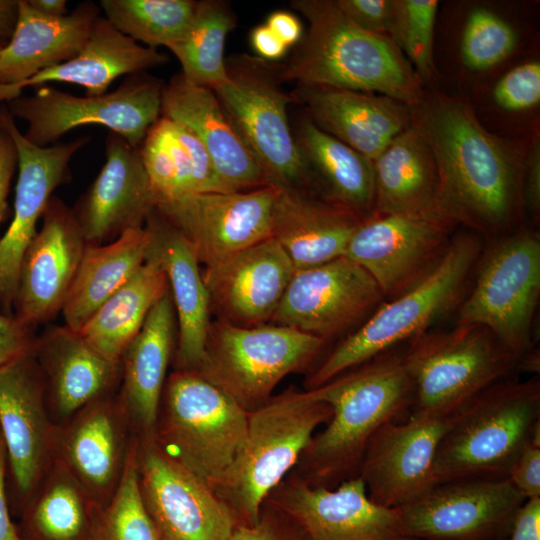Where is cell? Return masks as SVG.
Returning a JSON list of instances; mask_svg holds the SVG:
<instances>
[{"label":"cell","mask_w":540,"mask_h":540,"mask_svg":"<svg viewBox=\"0 0 540 540\" xmlns=\"http://www.w3.org/2000/svg\"><path fill=\"white\" fill-rule=\"evenodd\" d=\"M161 114L196 135L228 191L275 186L211 88L197 85L181 73L173 75L162 89Z\"/></svg>","instance_id":"cell-25"},{"label":"cell","mask_w":540,"mask_h":540,"mask_svg":"<svg viewBox=\"0 0 540 540\" xmlns=\"http://www.w3.org/2000/svg\"><path fill=\"white\" fill-rule=\"evenodd\" d=\"M437 9L435 0H397L391 39L408 56L421 79L432 76Z\"/></svg>","instance_id":"cell-44"},{"label":"cell","mask_w":540,"mask_h":540,"mask_svg":"<svg viewBox=\"0 0 540 540\" xmlns=\"http://www.w3.org/2000/svg\"><path fill=\"white\" fill-rule=\"evenodd\" d=\"M297 143L308 170L316 172L333 201L363 217L374 213L373 161L316 126L300 124Z\"/></svg>","instance_id":"cell-39"},{"label":"cell","mask_w":540,"mask_h":540,"mask_svg":"<svg viewBox=\"0 0 540 540\" xmlns=\"http://www.w3.org/2000/svg\"><path fill=\"white\" fill-rule=\"evenodd\" d=\"M313 390L332 416L291 471L311 486L334 488L357 476L375 432L387 422L402 421L414 403L405 351L395 348Z\"/></svg>","instance_id":"cell-2"},{"label":"cell","mask_w":540,"mask_h":540,"mask_svg":"<svg viewBox=\"0 0 540 540\" xmlns=\"http://www.w3.org/2000/svg\"><path fill=\"white\" fill-rule=\"evenodd\" d=\"M523 206L534 216L540 208V144L536 139L524 165L522 184Z\"/></svg>","instance_id":"cell-51"},{"label":"cell","mask_w":540,"mask_h":540,"mask_svg":"<svg viewBox=\"0 0 540 540\" xmlns=\"http://www.w3.org/2000/svg\"><path fill=\"white\" fill-rule=\"evenodd\" d=\"M136 450L134 435L120 483L108 503L97 508L88 540H161L140 494Z\"/></svg>","instance_id":"cell-42"},{"label":"cell","mask_w":540,"mask_h":540,"mask_svg":"<svg viewBox=\"0 0 540 540\" xmlns=\"http://www.w3.org/2000/svg\"><path fill=\"white\" fill-rule=\"evenodd\" d=\"M161 265L146 258L138 271L112 294L78 331L99 353L120 360L154 304L168 290Z\"/></svg>","instance_id":"cell-37"},{"label":"cell","mask_w":540,"mask_h":540,"mask_svg":"<svg viewBox=\"0 0 540 540\" xmlns=\"http://www.w3.org/2000/svg\"><path fill=\"white\" fill-rule=\"evenodd\" d=\"M37 336L15 315L0 313V367L33 352Z\"/></svg>","instance_id":"cell-49"},{"label":"cell","mask_w":540,"mask_h":540,"mask_svg":"<svg viewBox=\"0 0 540 540\" xmlns=\"http://www.w3.org/2000/svg\"><path fill=\"white\" fill-rule=\"evenodd\" d=\"M0 123L13 138L18 156L13 218L0 238V304L9 311L14 304L21 262L37 233L38 220L53 191L69 181L70 161L90 137L37 146L19 131L5 103L0 104Z\"/></svg>","instance_id":"cell-20"},{"label":"cell","mask_w":540,"mask_h":540,"mask_svg":"<svg viewBox=\"0 0 540 540\" xmlns=\"http://www.w3.org/2000/svg\"><path fill=\"white\" fill-rule=\"evenodd\" d=\"M30 6L49 17H63L68 14L66 0H28Z\"/></svg>","instance_id":"cell-57"},{"label":"cell","mask_w":540,"mask_h":540,"mask_svg":"<svg viewBox=\"0 0 540 540\" xmlns=\"http://www.w3.org/2000/svg\"><path fill=\"white\" fill-rule=\"evenodd\" d=\"M147 247L144 227L128 230L106 244H87L61 311L65 325L78 332L143 265Z\"/></svg>","instance_id":"cell-36"},{"label":"cell","mask_w":540,"mask_h":540,"mask_svg":"<svg viewBox=\"0 0 540 540\" xmlns=\"http://www.w3.org/2000/svg\"><path fill=\"white\" fill-rule=\"evenodd\" d=\"M526 500L540 498V441L532 440L518 455L507 478Z\"/></svg>","instance_id":"cell-48"},{"label":"cell","mask_w":540,"mask_h":540,"mask_svg":"<svg viewBox=\"0 0 540 540\" xmlns=\"http://www.w3.org/2000/svg\"><path fill=\"white\" fill-rule=\"evenodd\" d=\"M7 454L0 432V540H23L17 525L11 519V509L7 493Z\"/></svg>","instance_id":"cell-53"},{"label":"cell","mask_w":540,"mask_h":540,"mask_svg":"<svg viewBox=\"0 0 540 540\" xmlns=\"http://www.w3.org/2000/svg\"><path fill=\"white\" fill-rule=\"evenodd\" d=\"M494 102L507 111L530 109L540 102V63L525 62L503 75L492 92Z\"/></svg>","instance_id":"cell-45"},{"label":"cell","mask_w":540,"mask_h":540,"mask_svg":"<svg viewBox=\"0 0 540 540\" xmlns=\"http://www.w3.org/2000/svg\"><path fill=\"white\" fill-rule=\"evenodd\" d=\"M308 21L306 35L279 78L302 86L379 92L408 107L423 97L422 79L389 37L365 31L331 0H294Z\"/></svg>","instance_id":"cell-3"},{"label":"cell","mask_w":540,"mask_h":540,"mask_svg":"<svg viewBox=\"0 0 540 540\" xmlns=\"http://www.w3.org/2000/svg\"><path fill=\"white\" fill-rule=\"evenodd\" d=\"M86 246L71 207L52 196L19 269L13 304L19 320L33 327L62 311Z\"/></svg>","instance_id":"cell-22"},{"label":"cell","mask_w":540,"mask_h":540,"mask_svg":"<svg viewBox=\"0 0 540 540\" xmlns=\"http://www.w3.org/2000/svg\"><path fill=\"white\" fill-rule=\"evenodd\" d=\"M540 441V382L503 379L453 414L438 446L436 484L507 479L523 448Z\"/></svg>","instance_id":"cell-5"},{"label":"cell","mask_w":540,"mask_h":540,"mask_svg":"<svg viewBox=\"0 0 540 540\" xmlns=\"http://www.w3.org/2000/svg\"><path fill=\"white\" fill-rule=\"evenodd\" d=\"M205 269L210 308L220 320L244 327L271 320L296 271L273 237Z\"/></svg>","instance_id":"cell-26"},{"label":"cell","mask_w":540,"mask_h":540,"mask_svg":"<svg viewBox=\"0 0 540 540\" xmlns=\"http://www.w3.org/2000/svg\"><path fill=\"white\" fill-rule=\"evenodd\" d=\"M311 121L370 160L411 125L410 107L373 93L302 86Z\"/></svg>","instance_id":"cell-31"},{"label":"cell","mask_w":540,"mask_h":540,"mask_svg":"<svg viewBox=\"0 0 540 540\" xmlns=\"http://www.w3.org/2000/svg\"><path fill=\"white\" fill-rule=\"evenodd\" d=\"M17 164L18 156L14 140L0 123V223L7 210V197Z\"/></svg>","instance_id":"cell-50"},{"label":"cell","mask_w":540,"mask_h":540,"mask_svg":"<svg viewBox=\"0 0 540 540\" xmlns=\"http://www.w3.org/2000/svg\"><path fill=\"white\" fill-rule=\"evenodd\" d=\"M177 328L170 290L154 304L121 357L119 395L132 432L153 437Z\"/></svg>","instance_id":"cell-29"},{"label":"cell","mask_w":540,"mask_h":540,"mask_svg":"<svg viewBox=\"0 0 540 540\" xmlns=\"http://www.w3.org/2000/svg\"><path fill=\"white\" fill-rule=\"evenodd\" d=\"M540 296V236L516 229L482 248L456 324L487 328L519 361L532 350Z\"/></svg>","instance_id":"cell-9"},{"label":"cell","mask_w":540,"mask_h":540,"mask_svg":"<svg viewBox=\"0 0 540 540\" xmlns=\"http://www.w3.org/2000/svg\"><path fill=\"white\" fill-rule=\"evenodd\" d=\"M384 296L346 256L296 270L271 320L328 340L369 317Z\"/></svg>","instance_id":"cell-19"},{"label":"cell","mask_w":540,"mask_h":540,"mask_svg":"<svg viewBox=\"0 0 540 540\" xmlns=\"http://www.w3.org/2000/svg\"><path fill=\"white\" fill-rule=\"evenodd\" d=\"M235 26L230 7L221 1H197L192 21L183 37L169 50L189 81L213 89L229 75L224 60L228 33Z\"/></svg>","instance_id":"cell-40"},{"label":"cell","mask_w":540,"mask_h":540,"mask_svg":"<svg viewBox=\"0 0 540 540\" xmlns=\"http://www.w3.org/2000/svg\"><path fill=\"white\" fill-rule=\"evenodd\" d=\"M265 501L285 513L306 540H414L403 531L399 510L374 503L358 475L327 488L290 472Z\"/></svg>","instance_id":"cell-18"},{"label":"cell","mask_w":540,"mask_h":540,"mask_svg":"<svg viewBox=\"0 0 540 540\" xmlns=\"http://www.w3.org/2000/svg\"><path fill=\"white\" fill-rule=\"evenodd\" d=\"M373 168L374 213L439 217L435 160L428 144L412 125L373 160Z\"/></svg>","instance_id":"cell-35"},{"label":"cell","mask_w":540,"mask_h":540,"mask_svg":"<svg viewBox=\"0 0 540 540\" xmlns=\"http://www.w3.org/2000/svg\"><path fill=\"white\" fill-rule=\"evenodd\" d=\"M161 540H172V539L169 538V537H166V536L161 535Z\"/></svg>","instance_id":"cell-58"},{"label":"cell","mask_w":540,"mask_h":540,"mask_svg":"<svg viewBox=\"0 0 540 540\" xmlns=\"http://www.w3.org/2000/svg\"><path fill=\"white\" fill-rule=\"evenodd\" d=\"M332 416L315 391L289 387L248 413L233 463L210 487L238 525L253 526L274 488L295 468L315 430Z\"/></svg>","instance_id":"cell-4"},{"label":"cell","mask_w":540,"mask_h":540,"mask_svg":"<svg viewBox=\"0 0 540 540\" xmlns=\"http://www.w3.org/2000/svg\"><path fill=\"white\" fill-rule=\"evenodd\" d=\"M193 0H101L104 17L122 34L157 49H170L185 34L195 13Z\"/></svg>","instance_id":"cell-41"},{"label":"cell","mask_w":540,"mask_h":540,"mask_svg":"<svg viewBox=\"0 0 540 540\" xmlns=\"http://www.w3.org/2000/svg\"><path fill=\"white\" fill-rule=\"evenodd\" d=\"M509 540H540V498L526 500L518 510Z\"/></svg>","instance_id":"cell-52"},{"label":"cell","mask_w":540,"mask_h":540,"mask_svg":"<svg viewBox=\"0 0 540 540\" xmlns=\"http://www.w3.org/2000/svg\"><path fill=\"white\" fill-rule=\"evenodd\" d=\"M212 90L273 185L298 189L309 170L292 135L291 99L262 69L237 68Z\"/></svg>","instance_id":"cell-17"},{"label":"cell","mask_w":540,"mask_h":540,"mask_svg":"<svg viewBox=\"0 0 540 540\" xmlns=\"http://www.w3.org/2000/svg\"><path fill=\"white\" fill-rule=\"evenodd\" d=\"M163 86L142 72L126 76L117 89L98 96L80 97L42 85L33 95L5 104L14 118L27 122L24 137L40 147L55 144L80 126L100 125L139 148L160 117Z\"/></svg>","instance_id":"cell-11"},{"label":"cell","mask_w":540,"mask_h":540,"mask_svg":"<svg viewBox=\"0 0 540 540\" xmlns=\"http://www.w3.org/2000/svg\"><path fill=\"white\" fill-rule=\"evenodd\" d=\"M134 435L125 405L113 393L58 424L55 459L104 506L120 483Z\"/></svg>","instance_id":"cell-23"},{"label":"cell","mask_w":540,"mask_h":540,"mask_svg":"<svg viewBox=\"0 0 540 540\" xmlns=\"http://www.w3.org/2000/svg\"><path fill=\"white\" fill-rule=\"evenodd\" d=\"M168 60L166 54L137 43L99 16L78 55L19 85L0 88V104L20 96L24 88L49 82L79 85L85 89L86 96L102 95L118 77L146 72Z\"/></svg>","instance_id":"cell-32"},{"label":"cell","mask_w":540,"mask_h":540,"mask_svg":"<svg viewBox=\"0 0 540 540\" xmlns=\"http://www.w3.org/2000/svg\"><path fill=\"white\" fill-rule=\"evenodd\" d=\"M248 411L195 371L166 379L154 439L210 486L233 463L247 432Z\"/></svg>","instance_id":"cell-7"},{"label":"cell","mask_w":540,"mask_h":540,"mask_svg":"<svg viewBox=\"0 0 540 540\" xmlns=\"http://www.w3.org/2000/svg\"><path fill=\"white\" fill-rule=\"evenodd\" d=\"M437 170L436 213L490 237L516 230L524 163L464 101L435 94L410 107Z\"/></svg>","instance_id":"cell-1"},{"label":"cell","mask_w":540,"mask_h":540,"mask_svg":"<svg viewBox=\"0 0 540 540\" xmlns=\"http://www.w3.org/2000/svg\"><path fill=\"white\" fill-rule=\"evenodd\" d=\"M2 48H0V51H1Z\"/></svg>","instance_id":"cell-59"},{"label":"cell","mask_w":540,"mask_h":540,"mask_svg":"<svg viewBox=\"0 0 540 540\" xmlns=\"http://www.w3.org/2000/svg\"><path fill=\"white\" fill-rule=\"evenodd\" d=\"M97 505L67 468L54 459L20 514L23 540H88Z\"/></svg>","instance_id":"cell-38"},{"label":"cell","mask_w":540,"mask_h":540,"mask_svg":"<svg viewBox=\"0 0 540 540\" xmlns=\"http://www.w3.org/2000/svg\"><path fill=\"white\" fill-rule=\"evenodd\" d=\"M19 16V0H0V48L8 44Z\"/></svg>","instance_id":"cell-56"},{"label":"cell","mask_w":540,"mask_h":540,"mask_svg":"<svg viewBox=\"0 0 540 540\" xmlns=\"http://www.w3.org/2000/svg\"><path fill=\"white\" fill-rule=\"evenodd\" d=\"M255 52L264 60H278L284 56L288 47L266 25L255 27L250 36Z\"/></svg>","instance_id":"cell-55"},{"label":"cell","mask_w":540,"mask_h":540,"mask_svg":"<svg viewBox=\"0 0 540 540\" xmlns=\"http://www.w3.org/2000/svg\"><path fill=\"white\" fill-rule=\"evenodd\" d=\"M405 363L414 388L410 414L443 417L509 378L520 361L487 328L456 324L411 340Z\"/></svg>","instance_id":"cell-8"},{"label":"cell","mask_w":540,"mask_h":540,"mask_svg":"<svg viewBox=\"0 0 540 540\" xmlns=\"http://www.w3.org/2000/svg\"><path fill=\"white\" fill-rule=\"evenodd\" d=\"M33 353L57 425L89 403L116 393L121 383V360L105 357L66 325L47 327L37 336Z\"/></svg>","instance_id":"cell-27"},{"label":"cell","mask_w":540,"mask_h":540,"mask_svg":"<svg viewBox=\"0 0 540 540\" xmlns=\"http://www.w3.org/2000/svg\"><path fill=\"white\" fill-rule=\"evenodd\" d=\"M482 248L476 234L453 235L439 264L411 289L384 301L313 370L304 389L317 388L404 341L413 340L438 319L457 310Z\"/></svg>","instance_id":"cell-6"},{"label":"cell","mask_w":540,"mask_h":540,"mask_svg":"<svg viewBox=\"0 0 540 540\" xmlns=\"http://www.w3.org/2000/svg\"><path fill=\"white\" fill-rule=\"evenodd\" d=\"M139 152L158 202L189 194L230 192L196 135L168 117H159L149 128Z\"/></svg>","instance_id":"cell-34"},{"label":"cell","mask_w":540,"mask_h":540,"mask_svg":"<svg viewBox=\"0 0 540 540\" xmlns=\"http://www.w3.org/2000/svg\"><path fill=\"white\" fill-rule=\"evenodd\" d=\"M144 506L160 534L172 540H230L238 525L210 485L169 456L154 437H137Z\"/></svg>","instance_id":"cell-15"},{"label":"cell","mask_w":540,"mask_h":540,"mask_svg":"<svg viewBox=\"0 0 540 540\" xmlns=\"http://www.w3.org/2000/svg\"><path fill=\"white\" fill-rule=\"evenodd\" d=\"M326 340L274 324L210 323L205 359L197 371L250 412L264 405L279 382L307 368Z\"/></svg>","instance_id":"cell-10"},{"label":"cell","mask_w":540,"mask_h":540,"mask_svg":"<svg viewBox=\"0 0 540 540\" xmlns=\"http://www.w3.org/2000/svg\"><path fill=\"white\" fill-rule=\"evenodd\" d=\"M525 501L508 479H463L438 484L398 510L414 540H507Z\"/></svg>","instance_id":"cell-16"},{"label":"cell","mask_w":540,"mask_h":540,"mask_svg":"<svg viewBox=\"0 0 540 540\" xmlns=\"http://www.w3.org/2000/svg\"><path fill=\"white\" fill-rule=\"evenodd\" d=\"M516 43V32L507 21L488 9L478 8L468 15L463 29L462 60L471 70H487L506 59Z\"/></svg>","instance_id":"cell-43"},{"label":"cell","mask_w":540,"mask_h":540,"mask_svg":"<svg viewBox=\"0 0 540 540\" xmlns=\"http://www.w3.org/2000/svg\"><path fill=\"white\" fill-rule=\"evenodd\" d=\"M335 4L359 28L391 38L397 0H336Z\"/></svg>","instance_id":"cell-46"},{"label":"cell","mask_w":540,"mask_h":540,"mask_svg":"<svg viewBox=\"0 0 540 540\" xmlns=\"http://www.w3.org/2000/svg\"><path fill=\"white\" fill-rule=\"evenodd\" d=\"M99 12V5L85 1L66 16L49 17L33 9L28 0H19L15 31L0 51V88L19 85L78 55Z\"/></svg>","instance_id":"cell-30"},{"label":"cell","mask_w":540,"mask_h":540,"mask_svg":"<svg viewBox=\"0 0 540 540\" xmlns=\"http://www.w3.org/2000/svg\"><path fill=\"white\" fill-rule=\"evenodd\" d=\"M452 418L410 414L406 421L387 422L375 432L358 471L374 503L402 508L437 485L435 456Z\"/></svg>","instance_id":"cell-21"},{"label":"cell","mask_w":540,"mask_h":540,"mask_svg":"<svg viewBox=\"0 0 540 540\" xmlns=\"http://www.w3.org/2000/svg\"><path fill=\"white\" fill-rule=\"evenodd\" d=\"M230 540H306L298 526L281 510L265 501L258 522L237 525Z\"/></svg>","instance_id":"cell-47"},{"label":"cell","mask_w":540,"mask_h":540,"mask_svg":"<svg viewBox=\"0 0 540 540\" xmlns=\"http://www.w3.org/2000/svg\"><path fill=\"white\" fill-rule=\"evenodd\" d=\"M34 351V350H33ZM57 424L46 400L43 374L34 353L0 367V432L13 496L20 516L55 459Z\"/></svg>","instance_id":"cell-12"},{"label":"cell","mask_w":540,"mask_h":540,"mask_svg":"<svg viewBox=\"0 0 540 540\" xmlns=\"http://www.w3.org/2000/svg\"><path fill=\"white\" fill-rule=\"evenodd\" d=\"M280 192L281 187L267 186L189 194L161 200L155 209L210 268L272 237Z\"/></svg>","instance_id":"cell-13"},{"label":"cell","mask_w":540,"mask_h":540,"mask_svg":"<svg viewBox=\"0 0 540 540\" xmlns=\"http://www.w3.org/2000/svg\"><path fill=\"white\" fill-rule=\"evenodd\" d=\"M363 217L326 198L281 188L272 237L295 270L314 267L344 256Z\"/></svg>","instance_id":"cell-33"},{"label":"cell","mask_w":540,"mask_h":540,"mask_svg":"<svg viewBox=\"0 0 540 540\" xmlns=\"http://www.w3.org/2000/svg\"><path fill=\"white\" fill-rule=\"evenodd\" d=\"M455 227L436 216L373 213L357 227L344 256L373 278L388 301L418 284L439 264Z\"/></svg>","instance_id":"cell-14"},{"label":"cell","mask_w":540,"mask_h":540,"mask_svg":"<svg viewBox=\"0 0 540 540\" xmlns=\"http://www.w3.org/2000/svg\"><path fill=\"white\" fill-rule=\"evenodd\" d=\"M266 25L288 48L301 41V22L290 12L279 10L271 13Z\"/></svg>","instance_id":"cell-54"},{"label":"cell","mask_w":540,"mask_h":540,"mask_svg":"<svg viewBox=\"0 0 540 540\" xmlns=\"http://www.w3.org/2000/svg\"><path fill=\"white\" fill-rule=\"evenodd\" d=\"M148 233L146 258L156 260L169 284L177 320L175 370L195 371L205 359L210 326V298L199 262L181 233L156 209L144 225Z\"/></svg>","instance_id":"cell-28"},{"label":"cell","mask_w":540,"mask_h":540,"mask_svg":"<svg viewBox=\"0 0 540 540\" xmlns=\"http://www.w3.org/2000/svg\"><path fill=\"white\" fill-rule=\"evenodd\" d=\"M105 158L94 181L71 207L90 245L106 244L128 230L143 228L158 203L139 148L109 131Z\"/></svg>","instance_id":"cell-24"}]
</instances>
